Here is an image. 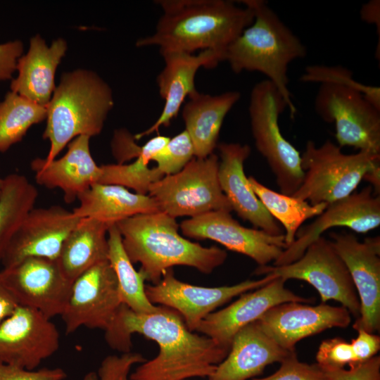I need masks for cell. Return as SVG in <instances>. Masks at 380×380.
<instances>
[{
	"instance_id": "13",
	"label": "cell",
	"mask_w": 380,
	"mask_h": 380,
	"mask_svg": "<svg viewBox=\"0 0 380 380\" xmlns=\"http://www.w3.org/2000/svg\"><path fill=\"white\" fill-rule=\"evenodd\" d=\"M329 236L359 298L360 315L353 328L374 334L380 329V236L367 237L363 241L346 232H332Z\"/></svg>"
},
{
	"instance_id": "6",
	"label": "cell",
	"mask_w": 380,
	"mask_h": 380,
	"mask_svg": "<svg viewBox=\"0 0 380 380\" xmlns=\"http://www.w3.org/2000/svg\"><path fill=\"white\" fill-rule=\"evenodd\" d=\"M330 140L317 146L307 141L301 155L303 181L292 196L311 205L329 204L352 194L365 176L380 170V155L346 154Z\"/></svg>"
},
{
	"instance_id": "35",
	"label": "cell",
	"mask_w": 380,
	"mask_h": 380,
	"mask_svg": "<svg viewBox=\"0 0 380 380\" xmlns=\"http://www.w3.org/2000/svg\"><path fill=\"white\" fill-rule=\"evenodd\" d=\"M194 158L192 141L184 130L172 138L151 158L165 177L179 172Z\"/></svg>"
},
{
	"instance_id": "18",
	"label": "cell",
	"mask_w": 380,
	"mask_h": 380,
	"mask_svg": "<svg viewBox=\"0 0 380 380\" xmlns=\"http://www.w3.org/2000/svg\"><path fill=\"white\" fill-rule=\"evenodd\" d=\"M80 217L60 205L32 208L10 241L1 263L13 267L32 257L56 260Z\"/></svg>"
},
{
	"instance_id": "2",
	"label": "cell",
	"mask_w": 380,
	"mask_h": 380,
	"mask_svg": "<svg viewBox=\"0 0 380 380\" xmlns=\"http://www.w3.org/2000/svg\"><path fill=\"white\" fill-rule=\"evenodd\" d=\"M156 4L163 14L155 32L136 44L157 46L160 53L211 49L224 58L227 47L254 20L250 7L228 0H158Z\"/></svg>"
},
{
	"instance_id": "22",
	"label": "cell",
	"mask_w": 380,
	"mask_h": 380,
	"mask_svg": "<svg viewBox=\"0 0 380 380\" xmlns=\"http://www.w3.org/2000/svg\"><path fill=\"white\" fill-rule=\"evenodd\" d=\"M160 54L165 66L156 82L159 94L165 101L164 107L151 126L134 136L137 140L157 132L160 127H168L171 120L177 116L185 99L196 91L195 77L198 70L201 67L214 68L223 61V54L211 49L197 54L177 51Z\"/></svg>"
},
{
	"instance_id": "32",
	"label": "cell",
	"mask_w": 380,
	"mask_h": 380,
	"mask_svg": "<svg viewBox=\"0 0 380 380\" xmlns=\"http://www.w3.org/2000/svg\"><path fill=\"white\" fill-rule=\"evenodd\" d=\"M169 139L170 137L161 135L149 139L132 163L101 165V175L99 183L120 185L133 189L135 193L147 195L151 184L164 177L156 167L150 168L148 163Z\"/></svg>"
},
{
	"instance_id": "19",
	"label": "cell",
	"mask_w": 380,
	"mask_h": 380,
	"mask_svg": "<svg viewBox=\"0 0 380 380\" xmlns=\"http://www.w3.org/2000/svg\"><path fill=\"white\" fill-rule=\"evenodd\" d=\"M285 282L277 277L262 286L241 294L226 308L209 314L196 331L229 350L235 334L258 320L270 308L286 302H312V298L298 296L286 289Z\"/></svg>"
},
{
	"instance_id": "38",
	"label": "cell",
	"mask_w": 380,
	"mask_h": 380,
	"mask_svg": "<svg viewBox=\"0 0 380 380\" xmlns=\"http://www.w3.org/2000/svg\"><path fill=\"white\" fill-rule=\"evenodd\" d=\"M281 366L274 374L253 380H329L326 372L316 363L300 362L296 351L280 362Z\"/></svg>"
},
{
	"instance_id": "30",
	"label": "cell",
	"mask_w": 380,
	"mask_h": 380,
	"mask_svg": "<svg viewBox=\"0 0 380 380\" xmlns=\"http://www.w3.org/2000/svg\"><path fill=\"white\" fill-rule=\"evenodd\" d=\"M37 197V188L25 176L14 173L4 178L0 191V262Z\"/></svg>"
},
{
	"instance_id": "44",
	"label": "cell",
	"mask_w": 380,
	"mask_h": 380,
	"mask_svg": "<svg viewBox=\"0 0 380 380\" xmlns=\"http://www.w3.org/2000/svg\"><path fill=\"white\" fill-rule=\"evenodd\" d=\"M18 306L17 301L4 282L0 271V324Z\"/></svg>"
},
{
	"instance_id": "8",
	"label": "cell",
	"mask_w": 380,
	"mask_h": 380,
	"mask_svg": "<svg viewBox=\"0 0 380 380\" xmlns=\"http://www.w3.org/2000/svg\"><path fill=\"white\" fill-rule=\"evenodd\" d=\"M219 157L194 158L179 172L151 184L148 195L159 210L174 218L194 217L211 211L232 208L218 179Z\"/></svg>"
},
{
	"instance_id": "42",
	"label": "cell",
	"mask_w": 380,
	"mask_h": 380,
	"mask_svg": "<svg viewBox=\"0 0 380 380\" xmlns=\"http://www.w3.org/2000/svg\"><path fill=\"white\" fill-rule=\"evenodd\" d=\"M23 52V44L19 40L0 44V82L12 78Z\"/></svg>"
},
{
	"instance_id": "27",
	"label": "cell",
	"mask_w": 380,
	"mask_h": 380,
	"mask_svg": "<svg viewBox=\"0 0 380 380\" xmlns=\"http://www.w3.org/2000/svg\"><path fill=\"white\" fill-rule=\"evenodd\" d=\"M73 209L78 217H91L109 226L140 214L160 212L150 196L133 193L116 184L96 183L80 194Z\"/></svg>"
},
{
	"instance_id": "40",
	"label": "cell",
	"mask_w": 380,
	"mask_h": 380,
	"mask_svg": "<svg viewBox=\"0 0 380 380\" xmlns=\"http://www.w3.org/2000/svg\"><path fill=\"white\" fill-rule=\"evenodd\" d=\"M66 376L58 367L27 370L0 360V380H64Z\"/></svg>"
},
{
	"instance_id": "11",
	"label": "cell",
	"mask_w": 380,
	"mask_h": 380,
	"mask_svg": "<svg viewBox=\"0 0 380 380\" xmlns=\"http://www.w3.org/2000/svg\"><path fill=\"white\" fill-rule=\"evenodd\" d=\"M277 276L269 274L257 280L248 279L232 286L205 287L177 279L172 268L156 284L145 286L149 301L176 310L186 327L196 331L200 323L214 310L234 297L258 289Z\"/></svg>"
},
{
	"instance_id": "10",
	"label": "cell",
	"mask_w": 380,
	"mask_h": 380,
	"mask_svg": "<svg viewBox=\"0 0 380 380\" xmlns=\"http://www.w3.org/2000/svg\"><path fill=\"white\" fill-rule=\"evenodd\" d=\"M315 110L326 122L335 124L339 147L380 155V110L359 91L343 85L321 84Z\"/></svg>"
},
{
	"instance_id": "41",
	"label": "cell",
	"mask_w": 380,
	"mask_h": 380,
	"mask_svg": "<svg viewBox=\"0 0 380 380\" xmlns=\"http://www.w3.org/2000/svg\"><path fill=\"white\" fill-rule=\"evenodd\" d=\"M356 338L350 343L356 362L366 361L375 355L380 350V337L379 335L359 329Z\"/></svg>"
},
{
	"instance_id": "4",
	"label": "cell",
	"mask_w": 380,
	"mask_h": 380,
	"mask_svg": "<svg viewBox=\"0 0 380 380\" xmlns=\"http://www.w3.org/2000/svg\"><path fill=\"white\" fill-rule=\"evenodd\" d=\"M254 13L253 23L227 47L223 61L235 73L264 74L283 97L291 118L297 110L289 89L288 66L307 54L305 46L263 0H242Z\"/></svg>"
},
{
	"instance_id": "1",
	"label": "cell",
	"mask_w": 380,
	"mask_h": 380,
	"mask_svg": "<svg viewBox=\"0 0 380 380\" xmlns=\"http://www.w3.org/2000/svg\"><path fill=\"white\" fill-rule=\"evenodd\" d=\"M104 331L108 346L121 353L131 352L134 334L158 345V355L137 365L129 380L209 378L229 350L205 335L191 331L176 310L163 305H158L152 313L139 314L122 304Z\"/></svg>"
},
{
	"instance_id": "36",
	"label": "cell",
	"mask_w": 380,
	"mask_h": 380,
	"mask_svg": "<svg viewBox=\"0 0 380 380\" xmlns=\"http://www.w3.org/2000/svg\"><path fill=\"white\" fill-rule=\"evenodd\" d=\"M145 360L139 353L108 355L101 361L97 372L87 373L82 380H129L132 367Z\"/></svg>"
},
{
	"instance_id": "31",
	"label": "cell",
	"mask_w": 380,
	"mask_h": 380,
	"mask_svg": "<svg viewBox=\"0 0 380 380\" xmlns=\"http://www.w3.org/2000/svg\"><path fill=\"white\" fill-rule=\"evenodd\" d=\"M248 178L252 189L267 210L284 227L286 248L294 242L301 224L320 215L327 205L326 203L311 205L308 201L274 191L253 176Z\"/></svg>"
},
{
	"instance_id": "23",
	"label": "cell",
	"mask_w": 380,
	"mask_h": 380,
	"mask_svg": "<svg viewBox=\"0 0 380 380\" xmlns=\"http://www.w3.org/2000/svg\"><path fill=\"white\" fill-rule=\"evenodd\" d=\"M90 138L80 135L68 144L65 154L59 159L46 162L36 158L31 162L36 182L49 189H60L66 203H72L78 196L99 183L101 166L93 159L89 148Z\"/></svg>"
},
{
	"instance_id": "14",
	"label": "cell",
	"mask_w": 380,
	"mask_h": 380,
	"mask_svg": "<svg viewBox=\"0 0 380 380\" xmlns=\"http://www.w3.org/2000/svg\"><path fill=\"white\" fill-rule=\"evenodd\" d=\"M1 275L18 305L34 309L51 319L62 315L72 282L56 260L28 258L4 268Z\"/></svg>"
},
{
	"instance_id": "17",
	"label": "cell",
	"mask_w": 380,
	"mask_h": 380,
	"mask_svg": "<svg viewBox=\"0 0 380 380\" xmlns=\"http://www.w3.org/2000/svg\"><path fill=\"white\" fill-rule=\"evenodd\" d=\"M379 225L380 196L375 195L369 185L359 192L328 204L312 222L298 230L297 239L283 251L274 265H284L297 260L313 241L332 227H344L365 234Z\"/></svg>"
},
{
	"instance_id": "37",
	"label": "cell",
	"mask_w": 380,
	"mask_h": 380,
	"mask_svg": "<svg viewBox=\"0 0 380 380\" xmlns=\"http://www.w3.org/2000/svg\"><path fill=\"white\" fill-rule=\"evenodd\" d=\"M317 364L324 370L345 368L356 362L350 343L336 337L321 342L317 354Z\"/></svg>"
},
{
	"instance_id": "26",
	"label": "cell",
	"mask_w": 380,
	"mask_h": 380,
	"mask_svg": "<svg viewBox=\"0 0 380 380\" xmlns=\"http://www.w3.org/2000/svg\"><path fill=\"white\" fill-rule=\"evenodd\" d=\"M240 97V92L236 91L212 96L197 90L189 96L182 116L184 130L194 146L195 158H205L213 153L224 120Z\"/></svg>"
},
{
	"instance_id": "29",
	"label": "cell",
	"mask_w": 380,
	"mask_h": 380,
	"mask_svg": "<svg viewBox=\"0 0 380 380\" xmlns=\"http://www.w3.org/2000/svg\"><path fill=\"white\" fill-rule=\"evenodd\" d=\"M108 261L116 275L122 304L139 314L155 312L158 305L151 303L146 296L145 277L140 270L134 269L125 251L116 224L108 229Z\"/></svg>"
},
{
	"instance_id": "34",
	"label": "cell",
	"mask_w": 380,
	"mask_h": 380,
	"mask_svg": "<svg viewBox=\"0 0 380 380\" xmlns=\"http://www.w3.org/2000/svg\"><path fill=\"white\" fill-rule=\"evenodd\" d=\"M300 80L303 82L328 83L347 86L360 91L376 108L380 110V88L355 81L352 72L342 66L312 65L305 68Z\"/></svg>"
},
{
	"instance_id": "16",
	"label": "cell",
	"mask_w": 380,
	"mask_h": 380,
	"mask_svg": "<svg viewBox=\"0 0 380 380\" xmlns=\"http://www.w3.org/2000/svg\"><path fill=\"white\" fill-rule=\"evenodd\" d=\"M60 334L51 319L18 305L0 324V360L35 370L59 348Z\"/></svg>"
},
{
	"instance_id": "12",
	"label": "cell",
	"mask_w": 380,
	"mask_h": 380,
	"mask_svg": "<svg viewBox=\"0 0 380 380\" xmlns=\"http://www.w3.org/2000/svg\"><path fill=\"white\" fill-rule=\"evenodd\" d=\"M122 304L117 277L108 261L94 265L72 283L61 315L65 333L82 327L105 330Z\"/></svg>"
},
{
	"instance_id": "24",
	"label": "cell",
	"mask_w": 380,
	"mask_h": 380,
	"mask_svg": "<svg viewBox=\"0 0 380 380\" xmlns=\"http://www.w3.org/2000/svg\"><path fill=\"white\" fill-rule=\"evenodd\" d=\"M292 352L281 348L255 321L234 336L226 357L209 380H248L269 365L281 362Z\"/></svg>"
},
{
	"instance_id": "25",
	"label": "cell",
	"mask_w": 380,
	"mask_h": 380,
	"mask_svg": "<svg viewBox=\"0 0 380 380\" xmlns=\"http://www.w3.org/2000/svg\"><path fill=\"white\" fill-rule=\"evenodd\" d=\"M67 48L63 38H58L48 46L40 35L32 37L27 53L18 60V74L11 81V90L46 107L56 89V71Z\"/></svg>"
},
{
	"instance_id": "45",
	"label": "cell",
	"mask_w": 380,
	"mask_h": 380,
	"mask_svg": "<svg viewBox=\"0 0 380 380\" xmlns=\"http://www.w3.org/2000/svg\"><path fill=\"white\" fill-rule=\"evenodd\" d=\"M361 19L368 23L374 24L380 36V1L372 0L362 5L360 9Z\"/></svg>"
},
{
	"instance_id": "39",
	"label": "cell",
	"mask_w": 380,
	"mask_h": 380,
	"mask_svg": "<svg viewBox=\"0 0 380 380\" xmlns=\"http://www.w3.org/2000/svg\"><path fill=\"white\" fill-rule=\"evenodd\" d=\"M324 370V369H323ZM329 380H380V357H374L345 368L324 370Z\"/></svg>"
},
{
	"instance_id": "3",
	"label": "cell",
	"mask_w": 380,
	"mask_h": 380,
	"mask_svg": "<svg viewBox=\"0 0 380 380\" xmlns=\"http://www.w3.org/2000/svg\"><path fill=\"white\" fill-rule=\"evenodd\" d=\"M116 226L129 260L141 264L139 270L152 284L174 266L210 274L227 258V252L217 246L205 247L182 236L175 218L163 212L137 215Z\"/></svg>"
},
{
	"instance_id": "9",
	"label": "cell",
	"mask_w": 380,
	"mask_h": 380,
	"mask_svg": "<svg viewBox=\"0 0 380 380\" xmlns=\"http://www.w3.org/2000/svg\"><path fill=\"white\" fill-rule=\"evenodd\" d=\"M255 274H274L286 281L303 280L318 292L322 303L339 302L356 319L360 312L359 298L350 272L331 240L321 236L297 260L284 265L258 266Z\"/></svg>"
},
{
	"instance_id": "5",
	"label": "cell",
	"mask_w": 380,
	"mask_h": 380,
	"mask_svg": "<svg viewBox=\"0 0 380 380\" xmlns=\"http://www.w3.org/2000/svg\"><path fill=\"white\" fill-rule=\"evenodd\" d=\"M113 105L111 88L96 72L77 69L63 74L46 106L43 138L50 149L44 160H55L77 137L99 134Z\"/></svg>"
},
{
	"instance_id": "28",
	"label": "cell",
	"mask_w": 380,
	"mask_h": 380,
	"mask_svg": "<svg viewBox=\"0 0 380 380\" xmlns=\"http://www.w3.org/2000/svg\"><path fill=\"white\" fill-rule=\"evenodd\" d=\"M110 227L94 218L82 217L68 234L56 262L71 282L94 265L108 260Z\"/></svg>"
},
{
	"instance_id": "46",
	"label": "cell",
	"mask_w": 380,
	"mask_h": 380,
	"mask_svg": "<svg viewBox=\"0 0 380 380\" xmlns=\"http://www.w3.org/2000/svg\"><path fill=\"white\" fill-rule=\"evenodd\" d=\"M3 183H4V178L3 179L0 178V191H1V187L3 186Z\"/></svg>"
},
{
	"instance_id": "20",
	"label": "cell",
	"mask_w": 380,
	"mask_h": 380,
	"mask_svg": "<svg viewBox=\"0 0 380 380\" xmlns=\"http://www.w3.org/2000/svg\"><path fill=\"white\" fill-rule=\"evenodd\" d=\"M256 321L281 348L295 351L296 344L305 338L327 329L347 327L351 314L342 305L286 302L270 308Z\"/></svg>"
},
{
	"instance_id": "15",
	"label": "cell",
	"mask_w": 380,
	"mask_h": 380,
	"mask_svg": "<svg viewBox=\"0 0 380 380\" xmlns=\"http://www.w3.org/2000/svg\"><path fill=\"white\" fill-rule=\"evenodd\" d=\"M179 227L186 236L216 241L251 258L259 266L274 262L286 248L284 234L272 235L261 229L245 227L225 210L211 211L183 220Z\"/></svg>"
},
{
	"instance_id": "7",
	"label": "cell",
	"mask_w": 380,
	"mask_h": 380,
	"mask_svg": "<svg viewBox=\"0 0 380 380\" xmlns=\"http://www.w3.org/2000/svg\"><path fill=\"white\" fill-rule=\"evenodd\" d=\"M286 104L268 80L253 87L248 106L252 134L258 151L274 175L280 193L291 196L303 177L301 155L281 134L279 115Z\"/></svg>"
},
{
	"instance_id": "33",
	"label": "cell",
	"mask_w": 380,
	"mask_h": 380,
	"mask_svg": "<svg viewBox=\"0 0 380 380\" xmlns=\"http://www.w3.org/2000/svg\"><path fill=\"white\" fill-rule=\"evenodd\" d=\"M46 119V107L12 91L0 102V152L20 141L29 128Z\"/></svg>"
},
{
	"instance_id": "43",
	"label": "cell",
	"mask_w": 380,
	"mask_h": 380,
	"mask_svg": "<svg viewBox=\"0 0 380 380\" xmlns=\"http://www.w3.org/2000/svg\"><path fill=\"white\" fill-rule=\"evenodd\" d=\"M134 138L127 131L120 129L115 133L112 146L115 156L120 160L137 158L142 151L143 146L134 143ZM121 163V164H122Z\"/></svg>"
},
{
	"instance_id": "21",
	"label": "cell",
	"mask_w": 380,
	"mask_h": 380,
	"mask_svg": "<svg viewBox=\"0 0 380 380\" xmlns=\"http://www.w3.org/2000/svg\"><path fill=\"white\" fill-rule=\"evenodd\" d=\"M220 158L218 179L221 189L232 210L255 228L272 235L284 234L277 222L267 210L252 189L243 165L251 154L247 144L225 143L217 144Z\"/></svg>"
}]
</instances>
